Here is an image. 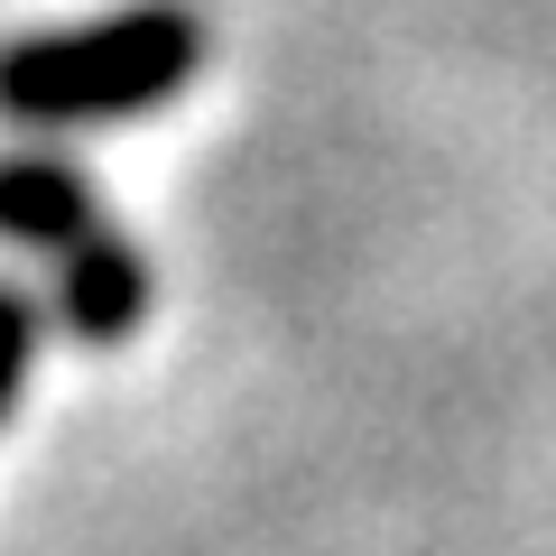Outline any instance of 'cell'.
I'll list each match as a JSON object with an SVG mask.
<instances>
[{
    "label": "cell",
    "mask_w": 556,
    "mask_h": 556,
    "mask_svg": "<svg viewBox=\"0 0 556 556\" xmlns=\"http://www.w3.org/2000/svg\"><path fill=\"white\" fill-rule=\"evenodd\" d=\"M28 362H38V298H28L20 278H0V417L20 408Z\"/></svg>",
    "instance_id": "277c9868"
},
{
    "label": "cell",
    "mask_w": 556,
    "mask_h": 556,
    "mask_svg": "<svg viewBox=\"0 0 556 556\" xmlns=\"http://www.w3.org/2000/svg\"><path fill=\"white\" fill-rule=\"evenodd\" d=\"M102 195L84 186V167H65L56 149H10L0 159V241L10 251H47L65 260L84 232H102Z\"/></svg>",
    "instance_id": "3957f363"
},
{
    "label": "cell",
    "mask_w": 556,
    "mask_h": 556,
    "mask_svg": "<svg viewBox=\"0 0 556 556\" xmlns=\"http://www.w3.org/2000/svg\"><path fill=\"white\" fill-rule=\"evenodd\" d=\"M204 65V10L195 0H130L112 20L28 28L0 47V121L10 130H84L130 121L186 93Z\"/></svg>",
    "instance_id": "6da1fadb"
},
{
    "label": "cell",
    "mask_w": 556,
    "mask_h": 556,
    "mask_svg": "<svg viewBox=\"0 0 556 556\" xmlns=\"http://www.w3.org/2000/svg\"><path fill=\"white\" fill-rule=\"evenodd\" d=\"M139 316H149V260L121 223H102L56 260V325L75 343H130Z\"/></svg>",
    "instance_id": "7a4b0ae2"
}]
</instances>
